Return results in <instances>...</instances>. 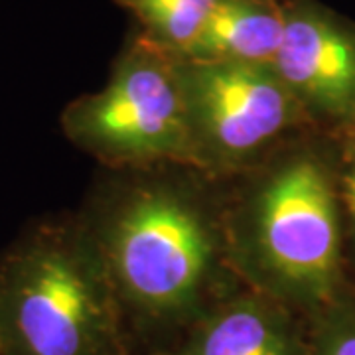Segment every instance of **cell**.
<instances>
[{
  "label": "cell",
  "mask_w": 355,
  "mask_h": 355,
  "mask_svg": "<svg viewBox=\"0 0 355 355\" xmlns=\"http://www.w3.org/2000/svg\"><path fill=\"white\" fill-rule=\"evenodd\" d=\"M60 123L73 146L116 172L188 168L176 55L142 34L116 58L107 83L69 103Z\"/></svg>",
  "instance_id": "obj_4"
},
{
  "label": "cell",
  "mask_w": 355,
  "mask_h": 355,
  "mask_svg": "<svg viewBox=\"0 0 355 355\" xmlns=\"http://www.w3.org/2000/svg\"><path fill=\"white\" fill-rule=\"evenodd\" d=\"M176 166L127 170L79 216L99 245L132 336L176 343L200 318L243 286L229 265L223 198ZM174 343V345H176Z\"/></svg>",
  "instance_id": "obj_1"
},
{
  "label": "cell",
  "mask_w": 355,
  "mask_h": 355,
  "mask_svg": "<svg viewBox=\"0 0 355 355\" xmlns=\"http://www.w3.org/2000/svg\"><path fill=\"white\" fill-rule=\"evenodd\" d=\"M172 349L176 355H312L296 312L247 286L217 300Z\"/></svg>",
  "instance_id": "obj_7"
},
{
  "label": "cell",
  "mask_w": 355,
  "mask_h": 355,
  "mask_svg": "<svg viewBox=\"0 0 355 355\" xmlns=\"http://www.w3.org/2000/svg\"><path fill=\"white\" fill-rule=\"evenodd\" d=\"M188 130V168L235 180L263 164L292 130L312 123L272 65L176 55Z\"/></svg>",
  "instance_id": "obj_5"
},
{
  "label": "cell",
  "mask_w": 355,
  "mask_h": 355,
  "mask_svg": "<svg viewBox=\"0 0 355 355\" xmlns=\"http://www.w3.org/2000/svg\"><path fill=\"white\" fill-rule=\"evenodd\" d=\"M140 26L148 42L184 55L198 40L217 0H114Z\"/></svg>",
  "instance_id": "obj_9"
},
{
  "label": "cell",
  "mask_w": 355,
  "mask_h": 355,
  "mask_svg": "<svg viewBox=\"0 0 355 355\" xmlns=\"http://www.w3.org/2000/svg\"><path fill=\"white\" fill-rule=\"evenodd\" d=\"M272 69L310 121H355V30L314 0H288Z\"/></svg>",
  "instance_id": "obj_6"
},
{
  "label": "cell",
  "mask_w": 355,
  "mask_h": 355,
  "mask_svg": "<svg viewBox=\"0 0 355 355\" xmlns=\"http://www.w3.org/2000/svg\"><path fill=\"white\" fill-rule=\"evenodd\" d=\"M310 318V354L355 355V302H345L338 296Z\"/></svg>",
  "instance_id": "obj_10"
},
{
  "label": "cell",
  "mask_w": 355,
  "mask_h": 355,
  "mask_svg": "<svg viewBox=\"0 0 355 355\" xmlns=\"http://www.w3.org/2000/svg\"><path fill=\"white\" fill-rule=\"evenodd\" d=\"M135 336L81 216L40 219L0 254V355H132Z\"/></svg>",
  "instance_id": "obj_3"
},
{
  "label": "cell",
  "mask_w": 355,
  "mask_h": 355,
  "mask_svg": "<svg viewBox=\"0 0 355 355\" xmlns=\"http://www.w3.org/2000/svg\"><path fill=\"white\" fill-rule=\"evenodd\" d=\"M223 198L229 265L243 286L294 312L338 298L342 207L328 166L308 150H277Z\"/></svg>",
  "instance_id": "obj_2"
},
{
  "label": "cell",
  "mask_w": 355,
  "mask_h": 355,
  "mask_svg": "<svg viewBox=\"0 0 355 355\" xmlns=\"http://www.w3.org/2000/svg\"><path fill=\"white\" fill-rule=\"evenodd\" d=\"M288 0H217L198 40L184 55L198 62L272 65Z\"/></svg>",
  "instance_id": "obj_8"
},
{
  "label": "cell",
  "mask_w": 355,
  "mask_h": 355,
  "mask_svg": "<svg viewBox=\"0 0 355 355\" xmlns=\"http://www.w3.org/2000/svg\"><path fill=\"white\" fill-rule=\"evenodd\" d=\"M132 355H176L172 347H150L146 352H135Z\"/></svg>",
  "instance_id": "obj_12"
},
{
  "label": "cell",
  "mask_w": 355,
  "mask_h": 355,
  "mask_svg": "<svg viewBox=\"0 0 355 355\" xmlns=\"http://www.w3.org/2000/svg\"><path fill=\"white\" fill-rule=\"evenodd\" d=\"M336 188H338L340 207H343V211L347 214L355 239V132L343 146L342 166L336 180Z\"/></svg>",
  "instance_id": "obj_11"
}]
</instances>
